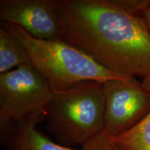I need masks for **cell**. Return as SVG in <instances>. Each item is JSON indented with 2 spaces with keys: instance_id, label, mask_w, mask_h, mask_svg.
Masks as SVG:
<instances>
[{
  "instance_id": "cell-11",
  "label": "cell",
  "mask_w": 150,
  "mask_h": 150,
  "mask_svg": "<svg viewBox=\"0 0 150 150\" xmlns=\"http://www.w3.org/2000/svg\"><path fill=\"white\" fill-rule=\"evenodd\" d=\"M143 15L147 20L148 25H149L150 29V1L148 4L146 6L145 8L143 10Z\"/></svg>"
},
{
  "instance_id": "cell-9",
  "label": "cell",
  "mask_w": 150,
  "mask_h": 150,
  "mask_svg": "<svg viewBox=\"0 0 150 150\" xmlns=\"http://www.w3.org/2000/svg\"><path fill=\"white\" fill-rule=\"evenodd\" d=\"M111 140L121 150H150V112L132 129Z\"/></svg>"
},
{
  "instance_id": "cell-8",
  "label": "cell",
  "mask_w": 150,
  "mask_h": 150,
  "mask_svg": "<svg viewBox=\"0 0 150 150\" xmlns=\"http://www.w3.org/2000/svg\"><path fill=\"white\" fill-rule=\"evenodd\" d=\"M24 65H32L27 50L10 31L1 27L0 74Z\"/></svg>"
},
{
  "instance_id": "cell-3",
  "label": "cell",
  "mask_w": 150,
  "mask_h": 150,
  "mask_svg": "<svg viewBox=\"0 0 150 150\" xmlns=\"http://www.w3.org/2000/svg\"><path fill=\"white\" fill-rule=\"evenodd\" d=\"M105 111L103 83L85 81L67 91H54L46 112V129L60 145H83L103 131Z\"/></svg>"
},
{
  "instance_id": "cell-2",
  "label": "cell",
  "mask_w": 150,
  "mask_h": 150,
  "mask_svg": "<svg viewBox=\"0 0 150 150\" xmlns=\"http://www.w3.org/2000/svg\"><path fill=\"white\" fill-rule=\"evenodd\" d=\"M27 50L31 64L55 92L64 91L85 81L104 83L125 78L101 66L90 56L64 41L41 40L16 24L1 22Z\"/></svg>"
},
{
  "instance_id": "cell-4",
  "label": "cell",
  "mask_w": 150,
  "mask_h": 150,
  "mask_svg": "<svg viewBox=\"0 0 150 150\" xmlns=\"http://www.w3.org/2000/svg\"><path fill=\"white\" fill-rule=\"evenodd\" d=\"M54 95L44 76L32 65H24L0 74V125L1 138L17 124L40 122Z\"/></svg>"
},
{
  "instance_id": "cell-10",
  "label": "cell",
  "mask_w": 150,
  "mask_h": 150,
  "mask_svg": "<svg viewBox=\"0 0 150 150\" xmlns=\"http://www.w3.org/2000/svg\"><path fill=\"white\" fill-rule=\"evenodd\" d=\"M83 150H121L109 137L102 133L83 145Z\"/></svg>"
},
{
  "instance_id": "cell-7",
  "label": "cell",
  "mask_w": 150,
  "mask_h": 150,
  "mask_svg": "<svg viewBox=\"0 0 150 150\" xmlns=\"http://www.w3.org/2000/svg\"><path fill=\"white\" fill-rule=\"evenodd\" d=\"M35 121L17 124L7 140L9 150H76L56 143L38 131Z\"/></svg>"
},
{
  "instance_id": "cell-6",
  "label": "cell",
  "mask_w": 150,
  "mask_h": 150,
  "mask_svg": "<svg viewBox=\"0 0 150 150\" xmlns=\"http://www.w3.org/2000/svg\"><path fill=\"white\" fill-rule=\"evenodd\" d=\"M0 19L19 26L35 38L62 40L57 0H1Z\"/></svg>"
},
{
  "instance_id": "cell-1",
  "label": "cell",
  "mask_w": 150,
  "mask_h": 150,
  "mask_svg": "<svg viewBox=\"0 0 150 150\" xmlns=\"http://www.w3.org/2000/svg\"><path fill=\"white\" fill-rule=\"evenodd\" d=\"M62 40L106 70L150 81V29L119 0H57Z\"/></svg>"
},
{
  "instance_id": "cell-5",
  "label": "cell",
  "mask_w": 150,
  "mask_h": 150,
  "mask_svg": "<svg viewBox=\"0 0 150 150\" xmlns=\"http://www.w3.org/2000/svg\"><path fill=\"white\" fill-rule=\"evenodd\" d=\"M106 101L104 127L109 138L132 129L150 112V81L125 77L103 83Z\"/></svg>"
}]
</instances>
